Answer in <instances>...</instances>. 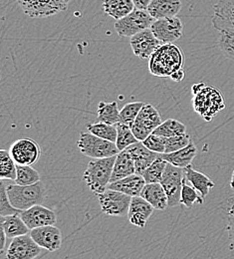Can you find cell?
<instances>
[{
	"instance_id": "277c9868",
	"label": "cell",
	"mask_w": 234,
	"mask_h": 259,
	"mask_svg": "<svg viewBox=\"0 0 234 259\" xmlns=\"http://www.w3.org/2000/svg\"><path fill=\"white\" fill-rule=\"evenodd\" d=\"M194 95V109L205 121H211L218 112L225 108L223 96L213 87L205 86Z\"/></svg>"
},
{
	"instance_id": "7a4b0ae2",
	"label": "cell",
	"mask_w": 234,
	"mask_h": 259,
	"mask_svg": "<svg viewBox=\"0 0 234 259\" xmlns=\"http://www.w3.org/2000/svg\"><path fill=\"white\" fill-rule=\"evenodd\" d=\"M116 156L93 159L88 163L87 169L83 175V180L93 193L102 194L108 189L111 183Z\"/></svg>"
},
{
	"instance_id": "4fadbf2b",
	"label": "cell",
	"mask_w": 234,
	"mask_h": 259,
	"mask_svg": "<svg viewBox=\"0 0 234 259\" xmlns=\"http://www.w3.org/2000/svg\"><path fill=\"white\" fill-rule=\"evenodd\" d=\"M10 154L17 164L32 165L41 155L40 147L32 139H20L10 147Z\"/></svg>"
},
{
	"instance_id": "5bb4252c",
	"label": "cell",
	"mask_w": 234,
	"mask_h": 259,
	"mask_svg": "<svg viewBox=\"0 0 234 259\" xmlns=\"http://www.w3.org/2000/svg\"><path fill=\"white\" fill-rule=\"evenodd\" d=\"M130 43L134 55L142 60L150 59L154 52L163 44L151 28L134 34L131 37Z\"/></svg>"
},
{
	"instance_id": "b9f144b4",
	"label": "cell",
	"mask_w": 234,
	"mask_h": 259,
	"mask_svg": "<svg viewBox=\"0 0 234 259\" xmlns=\"http://www.w3.org/2000/svg\"><path fill=\"white\" fill-rule=\"evenodd\" d=\"M184 77H185V72H184L183 68L178 69L177 71H175L174 73H172L170 75V79L172 81H174V82H180V81H182L184 79Z\"/></svg>"
},
{
	"instance_id": "4316f807",
	"label": "cell",
	"mask_w": 234,
	"mask_h": 259,
	"mask_svg": "<svg viewBox=\"0 0 234 259\" xmlns=\"http://www.w3.org/2000/svg\"><path fill=\"white\" fill-rule=\"evenodd\" d=\"M135 8L133 0H104L103 9L106 14L119 20L130 14Z\"/></svg>"
},
{
	"instance_id": "9c48e42d",
	"label": "cell",
	"mask_w": 234,
	"mask_h": 259,
	"mask_svg": "<svg viewBox=\"0 0 234 259\" xmlns=\"http://www.w3.org/2000/svg\"><path fill=\"white\" fill-rule=\"evenodd\" d=\"M102 211L110 217L128 215L132 197L129 194L107 189L104 193L98 194Z\"/></svg>"
},
{
	"instance_id": "cb8c5ba5",
	"label": "cell",
	"mask_w": 234,
	"mask_h": 259,
	"mask_svg": "<svg viewBox=\"0 0 234 259\" xmlns=\"http://www.w3.org/2000/svg\"><path fill=\"white\" fill-rule=\"evenodd\" d=\"M135 172V165L132 156L127 152V150L121 151L116 156V161L113 168V174L111 178V183L127 178Z\"/></svg>"
},
{
	"instance_id": "f6af8a7d",
	"label": "cell",
	"mask_w": 234,
	"mask_h": 259,
	"mask_svg": "<svg viewBox=\"0 0 234 259\" xmlns=\"http://www.w3.org/2000/svg\"><path fill=\"white\" fill-rule=\"evenodd\" d=\"M206 85L204 84V83H198V84H195L194 86H193V93L194 94H196V93H198L199 91H201V89L203 88V87H205Z\"/></svg>"
},
{
	"instance_id": "2e32d148",
	"label": "cell",
	"mask_w": 234,
	"mask_h": 259,
	"mask_svg": "<svg viewBox=\"0 0 234 259\" xmlns=\"http://www.w3.org/2000/svg\"><path fill=\"white\" fill-rule=\"evenodd\" d=\"M20 215L30 229L45 226H55L57 223L54 211L42 204H36L28 209L22 210Z\"/></svg>"
},
{
	"instance_id": "f35d334b",
	"label": "cell",
	"mask_w": 234,
	"mask_h": 259,
	"mask_svg": "<svg viewBox=\"0 0 234 259\" xmlns=\"http://www.w3.org/2000/svg\"><path fill=\"white\" fill-rule=\"evenodd\" d=\"M192 142V138L189 134H183L175 137L166 138V151L164 154H169L178 151L186 147Z\"/></svg>"
},
{
	"instance_id": "f546056e",
	"label": "cell",
	"mask_w": 234,
	"mask_h": 259,
	"mask_svg": "<svg viewBox=\"0 0 234 259\" xmlns=\"http://www.w3.org/2000/svg\"><path fill=\"white\" fill-rule=\"evenodd\" d=\"M167 163V161H165L160 156L149 167H147L145 169V171L142 174V176L145 179L146 183L147 184L161 183V180H162L163 175L165 172Z\"/></svg>"
},
{
	"instance_id": "83f0119b",
	"label": "cell",
	"mask_w": 234,
	"mask_h": 259,
	"mask_svg": "<svg viewBox=\"0 0 234 259\" xmlns=\"http://www.w3.org/2000/svg\"><path fill=\"white\" fill-rule=\"evenodd\" d=\"M97 114L100 122L113 125H117L120 122V111L117 102H100Z\"/></svg>"
},
{
	"instance_id": "836d02e7",
	"label": "cell",
	"mask_w": 234,
	"mask_h": 259,
	"mask_svg": "<svg viewBox=\"0 0 234 259\" xmlns=\"http://www.w3.org/2000/svg\"><path fill=\"white\" fill-rule=\"evenodd\" d=\"M186 181V178H184L181 190L180 203H182L188 208H192L195 204H202L204 197H202V195L193 186L188 185Z\"/></svg>"
},
{
	"instance_id": "603a6c76",
	"label": "cell",
	"mask_w": 234,
	"mask_h": 259,
	"mask_svg": "<svg viewBox=\"0 0 234 259\" xmlns=\"http://www.w3.org/2000/svg\"><path fill=\"white\" fill-rule=\"evenodd\" d=\"M197 153H198V149L192 141L186 147L178 151H175L169 154H160V156L167 162L175 166L184 168L190 164H192L194 159L197 156Z\"/></svg>"
},
{
	"instance_id": "5b68a950",
	"label": "cell",
	"mask_w": 234,
	"mask_h": 259,
	"mask_svg": "<svg viewBox=\"0 0 234 259\" xmlns=\"http://www.w3.org/2000/svg\"><path fill=\"white\" fill-rule=\"evenodd\" d=\"M78 148L83 155L92 159L109 158L120 153L116 143L102 139L90 132L80 134Z\"/></svg>"
},
{
	"instance_id": "484cf974",
	"label": "cell",
	"mask_w": 234,
	"mask_h": 259,
	"mask_svg": "<svg viewBox=\"0 0 234 259\" xmlns=\"http://www.w3.org/2000/svg\"><path fill=\"white\" fill-rule=\"evenodd\" d=\"M183 169L188 182H190L191 185L202 195V197L205 198L209 191L214 188V183L206 175L195 169L192 164Z\"/></svg>"
},
{
	"instance_id": "8fae6325",
	"label": "cell",
	"mask_w": 234,
	"mask_h": 259,
	"mask_svg": "<svg viewBox=\"0 0 234 259\" xmlns=\"http://www.w3.org/2000/svg\"><path fill=\"white\" fill-rule=\"evenodd\" d=\"M151 30L163 44H166L178 40L182 36L183 26L177 16H172L156 19L151 26Z\"/></svg>"
},
{
	"instance_id": "30bf717a",
	"label": "cell",
	"mask_w": 234,
	"mask_h": 259,
	"mask_svg": "<svg viewBox=\"0 0 234 259\" xmlns=\"http://www.w3.org/2000/svg\"><path fill=\"white\" fill-rule=\"evenodd\" d=\"M162 123L161 115L157 108L151 104H145L132 126V131L136 139L143 142Z\"/></svg>"
},
{
	"instance_id": "44dd1931",
	"label": "cell",
	"mask_w": 234,
	"mask_h": 259,
	"mask_svg": "<svg viewBox=\"0 0 234 259\" xmlns=\"http://www.w3.org/2000/svg\"><path fill=\"white\" fill-rule=\"evenodd\" d=\"M182 7L180 0H152L148 11L155 19L176 16Z\"/></svg>"
},
{
	"instance_id": "60d3db41",
	"label": "cell",
	"mask_w": 234,
	"mask_h": 259,
	"mask_svg": "<svg viewBox=\"0 0 234 259\" xmlns=\"http://www.w3.org/2000/svg\"><path fill=\"white\" fill-rule=\"evenodd\" d=\"M228 219V224H227V232L229 239L234 243V205L231 206V208L228 210L227 214Z\"/></svg>"
},
{
	"instance_id": "ffe728a7",
	"label": "cell",
	"mask_w": 234,
	"mask_h": 259,
	"mask_svg": "<svg viewBox=\"0 0 234 259\" xmlns=\"http://www.w3.org/2000/svg\"><path fill=\"white\" fill-rule=\"evenodd\" d=\"M146 181L139 174H134L122 180L110 183L108 189L129 194L131 196L141 195V193L146 186Z\"/></svg>"
},
{
	"instance_id": "7bdbcfd3",
	"label": "cell",
	"mask_w": 234,
	"mask_h": 259,
	"mask_svg": "<svg viewBox=\"0 0 234 259\" xmlns=\"http://www.w3.org/2000/svg\"><path fill=\"white\" fill-rule=\"evenodd\" d=\"M152 0H133L135 8L147 10Z\"/></svg>"
},
{
	"instance_id": "d590c367",
	"label": "cell",
	"mask_w": 234,
	"mask_h": 259,
	"mask_svg": "<svg viewBox=\"0 0 234 259\" xmlns=\"http://www.w3.org/2000/svg\"><path fill=\"white\" fill-rule=\"evenodd\" d=\"M145 103L143 102H133V103H128L126 104L122 110L120 111V122L121 124L127 125L132 128L133 124L143 108Z\"/></svg>"
},
{
	"instance_id": "7c38bea8",
	"label": "cell",
	"mask_w": 234,
	"mask_h": 259,
	"mask_svg": "<svg viewBox=\"0 0 234 259\" xmlns=\"http://www.w3.org/2000/svg\"><path fill=\"white\" fill-rule=\"evenodd\" d=\"M41 248L30 233L12 238L6 251V258L33 259L40 254Z\"/></svg>"
},
{
	"instance_id": "ab89813d",
	"label": "cell",
	"mask_w": 234,
	"mask_h": 259,
	"mask_svg": "<svg viewBox=\"0 0 234 259\" xmlns=\"http://www.w3.org/2000/svg\"><path fill=\"white\" fill-rule=\"evenodd\" d=\"M143 144L151 151L158 154H164L166 151V137L156 135L154 133L147 137L143 141Z\"/></svg>"
},
{
	"instance_id": "74e56055",
	"label": "cell",
	"mask_w": 234,
	"mask_h": 259,
	"mask_svg": "<svg viewBox=\"0 0 234 259\" xmlns=\"http://www.w3.org/2000/svg\"><path fill=\"white\" fill-rule=\"evenodd\" d=\"M9 180H1L0 182V215L6 217L11 214L21 213L22 210L14 207L10 202V199L7 194V185Z\"/></svg>"
},
{
	"instance_id": "f1b7e54d",
	"label": "cell",
	"mask_w": 234,
	"mask_h": 259,
	"mask_svg": "<svg viewBox=\"0 0 234 259\" xmlns=\"http://www.w3.org/2000/svg\"><path fill=\"white\" fill-rule=\"evenodd\" d=\"M16 162L11 157L10 152L1 150L0 151V179L15 181L17 177Z\"/></svg>"
},
{
	"instance_id": "d4e9b609",
	"label": "cell",
	"mask_w": 234,
	"mask_h": 259,
	"mask_svg": "<svg viewBox=\"0 0 234 259\" xmlns=\"http://www.w3.org/2000/svg\"><path fill=\"white\" fill-rule=\"evenodd\" d=\"M0 227L4 230L7 238H14L27 234L29 227L26 226L19 213L0 218Z\"/></svg>"
},
{
	"instance_id": "6da1fadb",
	"label": "cell",
	"mask_w": 234,
	"mask_h": 259,
	"mask_svg": "<svg viewBox=\"0 0 234 259\" xmlns=\"http://www.w3.org/2000/svg\"><path fill=\"white\" fill-rule=\"evenodd\" d=\"M184 64V55L179 47L172 43L162 44L151 56L149 70L158 77H170L172 73L181 69Z\"/></svg>"
},
{
	"instance_id": "bcb514c9",
	"label": "cell",
	"mask_w": 234,
	"mask_h": 259,
	"mask_svg": "<svg viewBox=\"0 0 234 259\" xmlns=\"http://www.w3.org/2000/svg\"><path fill=\"white\" fill-rule=\"evenodd\" d=\"M230 187L234 191V169L233 172H232V177H231V181H230Z\"/></svg>"
},
{
	"instance_id": "ba28073f",
	"label": "cell",
	"mask_w": 234,
	"mask_h": 259,
	"mask_svg": "<svg viewBox=\"0 0 234 259\" xmlns=\"http://www.w3.org/2000/svg\"><path fill=\"white\" fill-rule=\"evenodd\" d=\"M185 178L184 169L167 162L165 172L161 180V185L166 191L168 206L173 207L180 203V196L183 180Z\"/></svg>"
},
{
	"instance_id": "3957f363",
	"label": "cell",
	"mask_w": 234,
	"mask_h": 259,
	"mask_svg": "<svg viewBox=\"0 0 234 259\" xmlns=\"http://www.w3.org/2000/svg\"><path fill=\"white\" fill-rule=\"evenodd\" d=\"M6 190L12 205L20 210L41 204L46 196V190L41 181L29 186L8 184Z\"/></svg>"
},
{
	"instance_id": "8d00e7d4",
	"label": "cell",
	"mask_w": 234,
	"mask_h": 259,
	"mask_svg": "<svg viewBox=\"0 0 234 259\" xmlns=\"http://www.w3.org/2000/svg\"><path fill=\"white\" fill-rule=\"evenodd\" d=\"M218 47L225 58L234 61V31L228 29L220 30L218 36Z\"/></svg>"
},
{
	"instance_id": "ee69618b",
	"label": "cell",
	"mask_w": 234,
	"mask_h": 259,
	"mask_svg": "<svg viewBox=\"0 0 234 259\" xmlns=\"http://www.w3.org/2000/svg\"><path fill=\"white\" fill-rule=\"evenodd\" d=\"M6 234L4 232V230L0 227V253L2 254L4 251V247H5V243H6Z\"/></svg>"
},
{
	"instance_id": "8992f818",
	"label": "cell",
	"mask_w": 234,
	"mask_h": 259,
	"mask_svg": "<svg viewBox=\"0 0 234 259\" xmlns=\"http://www.w3.org/2000/svg\"><path fill=\"white\" fill-rule=\"evenodd\" d=\"M155 20L148 10L134 8L130 14L116 21L115 29L121 37H132L136 33L151 28Z\"/></svg>"
},
{
	"instance_id": "7402d4cb",
	"label": "cell",
	"mask_w": 234,
	"mask_h": 259,
	"mask_svg": "<svg viewBox=\"0 0 234 259\" xmlns=\"http://www.w3.org/2000/svg\"><path fill=\"white\" fill-rule=\"evenodd\" d=\"M141 196L150 202L155 209L164 210L168 206L167 195L161 183L146 184L141 193Z\"/></svg>"
},
{
	"instance_id": "52a82bcc",
	"label": "cell",
	"mask_w": 234,
	"mask_h": 259,
	"mask_svg": "<svg viewBox=\"0 0 234 259\" xmlns=\"http://www.w3.org/2000/svg\"><path fill=\"white\" fill-rule=\"evenodd\" d=\"M23 12L31 18L49 17L67 10L72 0H16Z\"/></svg>"
},
{
	"instance_id": "d6a6232c",
	"label": "cell",
	"mask_w": 234,
	"mask_h": 259,
	"mask_svg": "<svg viewBox=\"0 0 234 259\" xmlns=\"http://www.w3.org/2000/svg\"><path fill=\"white\" fill-rule=\"evenodd\" d=\"M16 169H17V177L14 182L17 185L29 186V185L36 184L40 181L39 172L31 165H23V164L16 163Z\"/></svg>"
},
{
	"instance_id": "e575fe53",
	"label": "cell",
	"mask_w": 234,
	"mask_h": 259,
	"mask_svg": "<svg viewBox=\"0 0 234 259\" xmlns=\"http://www.w3.org/2000/svg\"><path fill=\"white\" fill-rule=\"evenodd\" d=\"M117 129H118V136H117L116 145L120 152L126 150L129 146L138 142L131 127L118 123Z\"/></svg>"
},
{
	"instance_id": "4dcf8cb0",
	"label": "cell",
	"mask_w": 234,
	"mask_h": 259,
	"mask_svg": "<svg viewBox=\"0 0 234 259\" xmlns=\"http://www.w3.org/2000/svg\"><path fill=\"white\" fill-rule=\"evenodd\" d=\"M87 129L88 132L96 135L97 137H100L102 139H105L114 143H116L117 141V136H118L117 125L108 124V123L99 121L98 123L87 125Z\"/></svg>"
},
{
	"instance_id": "d6986e66",
	"label": "cell",
	"mask_w": 234,
	"mask_h": 259,
	"mask_svg": "<svg viewBox=\"0 0 234 259\" xmlns=\"http://www.w3.org/2000/svg\"><path fill=\"white\" fill-rule=\"evenodd\" d=\"M126 150L134 160L135 172L139 175H142L147 167H149L160 157V154L151 151L143 144L142 141L129 146Z\"/></svg>"
},
{
	"instance_id": "1f68e13d",
	"label": "cell",
	"mask_w": 234,
	"mask_h": 259,
	"mask_svg": "<svg viewBox=\"0 0 234 259\" xmlns=\"http://www.w3.org/2000/svg\"><path fill=\"white\" fill-rule=\"evenodd\" d=\"M153 133L156 135L169 138V137H175V136L185 134L186 127L177 120L168 119L167 121L163 122L159 127H157Z\"/></svg>"
},
{
	"instance_id": "e0dca14e",
	"label": "cell",
	"mask_w": 234,
	"mask_h": 259,
	"mask_svg": "<svg viewBox=\"0 0 234 259\" xmlns=\"http://www.w3.org/2000/svg\"><path fill=\"white\" fill-rule=\"evenodd\" d=\"M213 27L220 31L228 29L234 31V0H219L213 7Z\"/></svg>"
},
{
	"instance_id": "ac0fdd59",
	"label": "cell",
	"mask_w": 234,
	"mask_h": 259,
	"mask_svg": "<svg viewBox=\"0 0 234 259\" xmlns=\"http://www.w3.org/2000/svg\"><path fill=\"white\" fill-rule=\"evenodd\" d=\"M155 207L141 195L133 196L128 212L129 222L134 227L144 228L154 213Z\"/></svg>"
},
{
	"instance_id": "9a60e30c",
	"label": "cell",
	"mask_w": 234,
	"mask_h": 259,
	"mask_svg": "<svg viewBox=\"0 0 234 259\" xmlns=\"http://www.w3.org/2000/svg\"><path fill=\"white\" fill-rule=\"evenodd\" d=\"M30 235L40 247L49 252L58 250L62 245V233L55 226H45L30 229Z\"/></svg>"
}]
</instances>
